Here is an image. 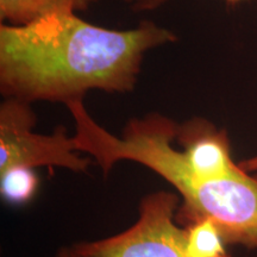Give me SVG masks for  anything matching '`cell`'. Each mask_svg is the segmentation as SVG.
Returning a JSON list of instances; mask_svg holds the SVG:
<instances>
[{
    "label": "cell",
    "mask_w": 257,
    "mask_h": 257,
    "mask_svg": "<svg viewBox=\"0 0 257 257\" xmlns=\"http://www.w3.org/2000/svg\"><path fill=\"white\" fill-rule=\"evenodd\" d=\"M168 28L142 21L118 30L74 11L43 16L23 25H0V93L27 102L69 105L89 91L130 93L150 50L174 43Z\"/></svg>",
    "instance_id": "obj_1"
},
{
    "label": "cell",
    "mask_w": 257,
    "mask_h": 257,
    "mask_svg": "<svg viewBox=\"0 0 257 257\" xmlns=\"http://www.w3.org/2000/svg\"><path fill=\"white\" fill-rule=\"evenodd\" d=\"M181 204L174 192L159 191L144 197L138 219L115 236L73 245L79 257H191L187 230L176 221Z\"/></svg>",
    "instance_id": "obj_2"
},
{
    "label": "cell",
    "mask_w": 257,
    "mask_h": 257,
    "mask_svg": "<svg viewBox=\"0 0 257 257\" xmlns=\"http://www.w3.org/2000/svg\"><path fill=\"white\" fill-rule=\"evenodd\" d=\"M36 113L30 102L5 98L0 104V172L12 167H59L87 173L93 160L81 156L74 137L60 125L53 134L34 130Z\"/></svg>",
    "instance_id": "obj_3"
},
{
    "label": "cell",
    "mask_w": 257,
    "mask_h": 257,
    "mask_svg": "<svg viewBox=\"0 0 257 257\" xmlns=\"http://www.w3.org/2000/svg\"><path fill=\"white\" fill-rule=\"evenodd\" d=\"M99 0H0V21L23 25L61 11H83Z\"/></svg>",
    "instance_id": "obj_4"
},
{
    "label": "cell",
    "mask_w": 257,
    "mask_h": 257,
    "mask_svg": "<svg viewBox=\"0 0 257 257\" xmlns=\"http://www.w3.org/2000/svg\"><path fill=\"white\" fill-rule=\"evenodd\" d=\"M40 178L34 168L12 167L0 172V195L11 205H25L35 198Z\"/></svg>",
    "instance_id": "obj_5"
},
{
    "label": "cell",
    "mask_w": 257,
    "mask_h": 257,
    "mask_svg": "<svg viewBox=\"0 0 257 257\" xmlns=\"http://www.w3.org/2000/svg\"><path fill=\"white\" fill-rule=\"evenodd\" d=\"M238 166L242 168L244 172L251 173V172H257V155L251 157V159L240 161Z\"/></svg>",
    "instance_id": "obj_6"
},
{
    "label": "cell",
    "mask_w": 257,
    "mask_h": 257,
    "mask_svg": "<svg viewBox=\"0 0 257 257\" xmlns=\"http://www.w3.org/2000/svg\"><path fill=\"white\" fill-rule=\"evenodd\" d=\"M166 2H168V0H148L147 6H146V11H152V10L160 8V6L165 4ZM225 2L229 3V4H237V3L243 2V0H225Z\"/></svg>",
    "instance_id": "obj_7"
},
{
    "label": "cell",
    "mask_w": 257,
    "mask_h": 257,
    "mask_svg": "<svg viewBox=\"0 0 257 257\" xmlns=\"http://www.w3.org/2000/svg\"><path fill=\"white\" fill-rule=\"evenodd\" d=\"M119 2L130 5L135 11H146L148 0H119Z\"/></svg>",
    "instance_id": "obj_8"
},
{
    "label": "cell",
    "mask_w": 257,
    "mask_h": 257,
    "mask_svg": "<svg viewBox=\"0 0 257 257\" xmlns=\"http://www.w3.org/2000/svg\"><path fill=\"white\" fill-rule=\"evenodd\" d=\"M56 257H79L78 253L74 251L73 246L72 248H67V246H63L59 250Z\"/></svg>",
    "instance_id": "obj_9"
}]
</instances>
